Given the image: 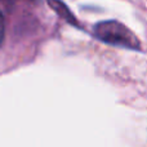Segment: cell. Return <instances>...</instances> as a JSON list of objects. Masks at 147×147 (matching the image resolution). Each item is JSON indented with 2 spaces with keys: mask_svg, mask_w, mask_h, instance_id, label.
<instances>
[{
  "mask_svg": "<svg viewBox=\"0 0 147 147\" xmlns=\"http://www.w3.org/2000/svg\"><path fill=\"white\" fill-rule=\"evenodd\" d=\"M94 32L97 38L105 43L130 49L140 48V41L134 36V34L116 21H105L98 23L94 28Z\"/></svg>",
  "mask_w": 147,
  "mask_h": 147,
  "instance_id": "obj_1",
  "label": "cell"
},
{
  "mask_svg": "<svg viewBox=\"0 0 147 147\" xmlns=\"http://www.w3.org/2000/svg\"><path fill=\"white\" fill-rule=\"evenodd\" d=\"M4 32H5V25H4V18H3L1 13H0V45L4 39Z\"/></svg>",
  "mask_w": 147,
  "mask_h": 147,
  "instance_id": "obj_2",
  "label": "cell"
}]
</instances>
